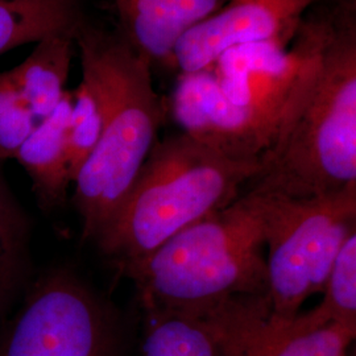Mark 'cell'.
<instances>
[{"mask_svg": "<svg viewBox=\"0 0 356 356\" xmlns=\"http://www.w3.org/2000/svg\"><path fill=\"white\" fill-rule=\"evenodd\" d=\"M102 131V113L98 98L89 83L82 79L73 92L72 115L67 129L69 172L74 182L81 168L97 147Z\"/></svg>", "mask_w": 356, "mask_h": 356, "instance_id": "cell-16", "label": "cell"}, {"mask_svg": "<svg viewBox=\"0 0 356 356\" xmlns=\"http://www.w3.org/2000/svg\"><path fill=\"white\" fill-rule=\"evenodd\" d=\"M143 356H218L204 323L170 310L147 309Z\"/></svg>", "mask_w": 356, "mask_h": 356, "instance_id": "cell-14", "label": "cell"}, {"mask_svg": "<svg viewBox=\"0 0 356 356\" xmlns=\"http://www.w3.org/2000/svg\"><path fill=\"white\" fill-rule=\"evenodd\" d=\"M261 219L251 193L122 268L147 309L194 316L243 294H267Z\"/></svg>", "mask_w": 356, "mask_h": 356, "instance_id": "cell-4", "label": "cell"}, {"mask_svg": "<svg viewBox=\"0 0 356 356\" xmlns=\"http://www.w3.org/2000/svg\"><path fill=\"white\" fill-rule=\"evenodd\" d=\"M120 36L151 63L173 65L179 38L229 0H113Z\"/></svg>", "mask_w": 356, "mask_h": 356, "instance_id": "cell-10", "label": "cell"}, {"mask_svg": "<svg viewBox=\"0 0 356 356\" xmlns=\"http://www.w3.org/2000/svg\"><path fill=\"white\" fill-rule=\"evenodd\" d=\"M268 245V300L291 318L322 293L337 254L356 231V184L310 198L250 191Z\"/></svg>", "mask_w": 356, "mask_h": 356, "instance_id": "cell-5", "label": "cell"}, {"mask_svg": "<svg viewBox=\"0 0 356 356\" xmlns=\"http://www.w3.org/2000/svg\"><path fill=\"white\" fill-rule=\"evenodd\" d=\"M0 356H116L102 307L76 281L54 276L28 300Z\"/></svg>", "mask_w": 356, "mask_h": 356, "instance_id": "cell-7", "label": "cell"}, {"mask_svg": "<svg viewBox=\"0 0 356 356\" xmlns=\"http://www.w3.org/2000/svg\"><path fill=\"white\" fill-rule=\"evenodd\" d=\"M260 170V160H232L184 132L157 140L95 241L120 269L127 267L235 202Z\"/></svg>", "mask_w": 356, "mask_h": 356, "instance_id": "cell-3", "label": "cell"}, {"mask_svg": "<svg viewBox=\"0 0 356 356\" xmlns=\"http://www.w3.org/2000/svg\"><path fill=\"white\" fill-rule=\"evenodd\" d=\"M83 22L76 0H0V54Z\"/></svg>", "mask_w": 356, "mask_h": 356, "instance_id": "cell-13", "label": "cell"}, {"mask_svg": "<svg viewBox=\"0 0 356 356\" xmlns=\"http://www.w3.org/2000/svg\"><path fill=\"white\" fill-rule=\"evenodd\" d=\"M74 33L63 32L40 40L35 51L10 70L23 101L38 123L56 110L66 94L65 85L76 47Z\"/></svg>", "mask_w": 356, "mask_h": 356, "instance_id": "cell-12", "label": "cell"}, {"mask_svg": "<svg viewBox=\"0 0 356 356\" xmlns=\"http://www.w3.org/2000/svg\"><path fill=\"white\" fill-rule=\"evenodd\" d=\"M170 108L184 134L232 160H260L273 141L259 116L225 94L213 69L179 74Z\"/></svg>", "mask_w": 356, "mask_h": 356, "instance_id": "cell-9", "label": "cell"}, {"mask_svg": "<svg viewBox=\"0 0 356 356\" xmlns=\"http://www.w3.org/2000/svg\"><path fill=\"white\" fill-rule=\"evenodd\" d=\"M314 0H229L188 31L176 45L181 74L207 70L229 51L267 44L286 51Z\"/></svg>", "mask_w": 356, "mask_h": 356, "instance_id": "cell-8", "label": "cell"}, {"mask_svg": "<svg viewBox=\"0 0 356 356\" xmlns=\"http://www.w3.org/2000/svg\"><path fill=\"white\" fill-rule=\"evenodd\" d=\"M22 225L0 184V304L13 288L22 259Z\"/></svg>", "mask_w": 356, "mask_h": 356, "instance_id": "cell-17", "label": "cell"}, {"mask_svg": "<svg viewBox=\"0 0 356 356\" xmlns=\"http://www.w3.org/2000/svg\"><path fill=\"white\" fill-rule=\"evenodd\" d=\"M72 104L73 92L66 91L56 110L38 123L13 157L26 168L48 202L60 201L72 182L67 156Z\"/></svg>", "mask_w": 356, "mask_h": 356, "instance_id": "cell-11", "label": "cell"}, {"mask_svg": "<svg viewBox=\"0 0 356 356\" xmlns=\"http://www.w3.org/2000/svg\"><path fill=\"white\" fill-rule=\"evenodd\" d=\"M74 41L82 79L94 90L102 113L99 140L74 179L83 238L95 239L159 140L165 103L153 85L151 60L120 33H108L83 20Z\"/></svg>", "mask_w": 356, "mask_h": 356, "instance_id": "cell-2", "label": "cell"}, {"mask_svg": "<svg viewBox=\"0 0 356 356\" xmlns=\"http://www.w3.org/2000/svg\"><path fill=\"white\" fill-rule=\"evenodd\" d=\"M291 89L252 191L310 198L356 184V0L306 15Z\"/></svg>", "mask_w": 356, "mask_h": 356, "instance_id": "cell-1", "label": "cell"}, {"mask_svg": "<svg viewBox=\"0 0 356 356\" xmlns=\"http://www.w3.org/2000/svg\"><path fill=\"white\" fill-rule=\"evenodd\" d=\"M191 317L204 323L218 356H347L356 335L312 310L280 317L267 294L234 296Z\"/></svg>", "mask_w": 356, "mask_h": 356, "instance_id": "cell-6", "label": "cell"}, {"mask_svg": "<svg viewBox=\"0 0 356 356\" xmlns=\"http://www.w3.org/2000/svg\"><path fill=\"white\" fill-rule=\"evenodd\" d=\"M313 313L323 323H338L356 330V231L343 243Z\"/></svg>", "mask_w": 356, "mask_h": 356, "instance_id": "cell-15", "label": "cell"}, {"mask_svg": "<svg viewBox=\"0 0 356 356\" xmlns=\"http://www.w3.org/2000/svg\"><path fill=\"white\" fill-rule=\"evenodd\" d=\"M26 106L13 82L10 72L0 74V120L13 114L15 110ZM28 107V106H26Z\"/></svg>", "mask_w": 356, "mask_h": 356, "instance_id": "cell-18", "label": "cell"}]
</instances>
